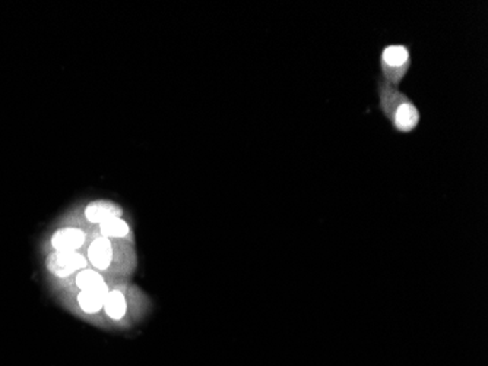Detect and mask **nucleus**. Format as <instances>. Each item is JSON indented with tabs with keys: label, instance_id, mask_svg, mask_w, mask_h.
<instances>
[{
	"label": "nucleus",
	"instance_id": "nucleus-10",
	"mask_svg": "<svg viewBox=\"0 0 488 366\" xmlns=\"http://www.w3.org/2000/svg\"><path fill=\"white\" fill-rule=\"evenodd\" d=\"M100 232H101L103 238L118 239V238L127 236L130 232V228H129L127 223L123 221L122 218H111V220H107V221L100 224Z\"/></svg>",
	"mask_w": 488,
	"mask_h": 366
},
{
	"label": "nucleus",
	"instance_id": "nucleus-6",
	"mask_svg": "<svg viewBox=\"0 0 488 366\" xmlns=\"http://www.w3.org/2000/svg\"><path fill=\"white\" fill-rule=\"evenodd\" d=\"M88 257H89L91 264L96 268L106 270L110 265L111 258H113V248H111L110 240L103 236L96 239L89 246Z\"/></svg>",
	"mask_w": 488,
	"mask_h": 366
},
{
	"label": "nucleus",
	"instance_id": "nucleus-5",
	"mask_svg": "<svg viewBox=\"0 0 488 366\" xmlns=\"http://www.w3.org/2000/svg\"><path fill=\"white\" fill-rule=\"evenodd\" d=\"M85 243V233L79 228L67 227L56 232L52 245L56 250H78Z\"/></svg>",
	"mask_w": 488,
	"mask_h": 366
},
{
	"label": "nucleus",
	"instance_id": "nucleus-8",
	"mask_svg": "<svg viewBox=\"0 0 488 366\" xmlns=\"http://www.w3.org/2000/svg\"><path fill=\"white\" fill-rule=\"evenodd\" d=\"M76 284L81 290L88 292H108V287L103 279L101 274L96 272L94 270H84L78 274Z\"/></svg>",
	"mask_w": 488,
	"mask_h": 366
},
{
	"label": "nucleus",
	"instance_id": "nucleus-3",
	"mask_svg": "<svg viewBox=\"0 0 488 366\" xmlns=\"http://www.w3.org/2000/svg\"><path fill=\"white\" fill-rule=\"evenodd\" d=\"M85 258L76 250H57L49 260V268L57 277H67L85 268Z\"/></svg>",
	"mask_w": 488,
	"mask_h": 366
},
{
	"label": "nucleus",
	"instance_id": "nucleus-1",
	"mask_svg": "<svg viewBox=\"0 0 488 366\" xmlns=\"http://www.w3.org/2000/svg\"><path fill=\"white\" fill-rule=\"evenodd\" d=\"M379 107L395 131L409 133L420 125V111L398 87L379 82Z\"/></svg>",
	"mask_w": 488,
	"mask_h": 366
},
{
	"label": "nucleus",
	"instance_id": "nucleus-2",
	"mask_svg": "<svg viewBox=\"0 0 488 366\" xmlns=\"http://www.w3.org/2000/svg\"><path fill=\"white\" fill-rule=\"evenodd\" d=\"M411 67V52L404 44H389L380 55V71L383 81L399 87Z\"/></svg>",
	"mask_w": 488,
	"mask_h": 366
},
{
	"label": "nucleus",
	"instance_id": "nucleus-9",
	"mask_svg": "<svg viewBox=\"0 0 488 366\" xmlns=\"http://www.w3.org/2000/svg\"><path fill=\"white\" fill-rule=\"evenodd\" d=\"M104 309H106V314L111 319H115V321H118V319H122L127 309V304H126L123 293L119 290L108 292L106 302H104Z\"/></svg>",
	"mask_w": 488,
	"mask_h": 366
},
{
	"label": "nucleus",
	"instance_id": "nucleus-7",
	"mask_svg": "<svg viewBox=\"0 0 488 366\" xmlns=\"http://www.w3.org/2000/svg\"><path fill=\"white\" fill-rule=\"evenodd\" d=\"M108 292H88L81 290L78 296L79 306L86 314H97L100 309L104 308V302Z\"/></svg>",
	"mask_w": 488,
	"mask_h": 366
},
{
	"label": "nucleus",
	"instance_id": "nucleus-4",
	"mask_svg": "<svg viewBox=\"0 0 488 366\" xmlns=\"http://www.w3.org/2000/svg\"><path fill=\"white\" fill-rule=\"evenodd\" d=\"M122 209L110 201H94L85 209V217L91 223H104L111 218H120Z\"/></svg>",
	"mask_w": 488,
	"mask_h": 366
}]
</instances>
